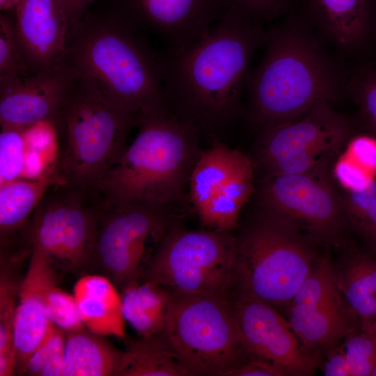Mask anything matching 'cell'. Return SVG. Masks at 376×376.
<instances>
[{
  "label": "cell",
  "mask_w": 376,
  "mask_h": 376,
  "mask_svg": "<svg viewBox=\"0 0 376 376\" xmlns=\"http://www.w3.org/2000/svg\"><path fill=\"white\" fill-rule=\"evenodd\" d=\"M86 328L65 332L63 376H117L124 351Z\"/></svg>",
  "instance_id": "603a6c76"
},
{
  "label": "cell",
  "mask_w": 376,
  "mask_h": 376,
  "mask_svg": "<svg viewBox=\"0 0 376 376\" xmlns=\"http://www.w3.org/2000/svg\"><path fill=\"white\" fill-rule=\"evenodd\" d=\"M117 376H189L160 334L126 339Z\"/></svg>",
  "instance_id": "484cf974"
},
{
  "label": "cell",
  "mask_w": 376,
  "mask_h": 376,
  "mask_svg": "<svg viewBox=\"0 0 376 376\" xmlns=\"http://www.w3.org/2000/svg\"><path fill=\"white\" fill-rule=\"evenodd\" d=\"M139 132L101 180L104 208L146 203L173 207L185 196L200 156V131L171 110L146 114Z\"/></svg>",
  "instance_id": "277c9868"
},
{
  "label": "cell",
  "mask_w": 376,
  "mask_h": 376,
  "mask_svg": "<svg viewBox=\"0 0 376 376\" xmlns=\"http://www.w3.org/2000/svg\"><path fill=\"white\" fill-rule=\"evenodd\" d=\"M63 65L115 105L141 118L171 110L159 53L123 16L86 15L69 29Z\"/></svg>",
  "instance_id": "3957f363"
},
{
  "label": "cell",
  "mask_w": 376,
  "mask_h": 376,
  "mask_svg": "<svg viewBox=\"0 0 376 376\" xmlns=\"http://www.w3.org/2000/svg\"><path fill=\"white\" fill-rule=\"evenodd\" d=\"M65 331L51 322L44 337L30 356L24 370L29 376H39L47 361L57 352L63 350Z\"/></svg>",
  "instance_id": "e575fe53"
},
{
  "label": "cell",
  "mask_w": 376,
  "mask_h": 376,
  "mask_svg": "<svg viewBox=\"0 0 376 376\" xmlns=\"http://www.w3.org/2000/svg\"><path fill=\"white\" fill-rule=\"evenodd\" d=\"M285 373L276 365L254 357L253 359L246 361L231 371L228 376H279Z\"/></svg>",
  "instance_id": "74e56055"
},
{
  "label": "cell",
  "mask_w": 376,
  "mask_h": 376,
  "mask_svg": "<svg viewBox=\"0 0 376 376\" xmlns=\"http://www.w3.org/2000/svg\"><path fill=\"white\" fill-rule=\"evenodd\" d=\"M15 29L24 54L33 72L63 67L70 29L60 0H19Z\"/></svg>",
  "instance_id": "ac0fdd59"
},
{
  "label": "cell",
  "mask_w": 376,
  "mask_h": 376,
  "mask_svg": "<svg viewBox=\"0 0 376 376\" xmlns=\"http://www.w3.org/2000/svg\"><path fill=\"white\" fill-rule=\"evenodd\" d=\"M63 368L64 352L62 350L55 353L47 361L42 368L39 376H63Z\"/></svg>",
  "instance_id": "60d3db41"
},
{
  "label": "cell",
  "mask_w": 376,
  "mask_h": 376,
  "mask_svg": "<svg viewBox=\"0 0 376 376\" xmlns=\"http://www.w3.org/2000/svg\"><path fill=\"white\" fill-rule=\"evenodd\" d=\"M344 351L352 376L371 375L376 364V334L361 331L346 340Z\"/></svg>",
  "instance_id": "d6a6232c"
},
{
  "label": "cell",
  "mask_w": 376,
  "mask_h": 376,
  "mask_svg": "<svg viewBox=\"0 0 376 376\" xmlns=\"http://www.w3.org/2000/svg\"><path fill=\"white\" fill-rule=\"evenodd\" d=\"M297 0H222L227 9L234 10L249 19L265 22L288 15L293 11Z\"/></svg>",
  "instance_id": "836d02e7"
},
{
  "label": "cell",
  "mask_w": 376,
  "mask_h": 376,
  "mask_svg": "<svg viewBox=\"0 0 376 376\" xmlns=\"http://www.w3.org/2000/svg\"><path fill=\"white\" fill-rule=\"evenodd\" d=\"M237 240L239 295L271 305L287 302L313 269L296 228L265 212Z\"/></svg>",
  "instance_id": "ba28073f"
},
{
  "label": "cell",
  "mask_w": 376,
  "mask_h": 376,
  "mask_svg": "<svg viewBox=\"0 0 376 376\" xmlns=\"http://www.w3.org/2000/svg\"><path fill=\"white\" fill-rule=\"evenodd\" d=\"M75 79L66 67L0 77V124L26 128L54 122Z\"/></svg>",
  "instance_id": "e0dca14e"
},
{
  "label": "cell",
  "mask_w": 376,
  "mask_h": 376,
  "mask_svg": "<svg viewBox=\"0 0 376 376\" xmlns=\"http://www.w3.org/2000/svg\"><path fill=\"white\" fill-rule=\"evenodd\" d=\"M19 0H0V8L1 10L15 8Z\"/></svg>",
  "instance_id": "b9f144b4"
},
{
  "label": "cell",
  "mask_w": 376,
  "mask_h": 376,
  "mask_svg": "<svg viewBox=\"0 0 376 376\" xmlns=\"http://www.w3.org/2000/svg\"><path fill=\"white\" fill-rule=\"evenodd\" d=\"M0 184L22 178L27 153L25 128L1 126Z\"/></svg>",
  "instance_id": "83f0119b"
},
{
  "label": "cell",
  "mask_w": 376,
  "mask_h": 376,
  "mask_svg": "<svg viewBox=\"0 0 376 376\" xmlns=\"http://www.w3.org/2000/svg\"><path fill=\"white\" fill-rule=\"evenodd\" d=\"M352 130L345 115L320 101L300 118L260 132L253 158L256 171L296 174L324 166Z\"/></svg>",
  "instance_id": "8fae6325"
},
{
  "label": "cell",
  "mask_w": 376,
  "mask_h": 376,
  "mask_svg": "<svg viewBox=\"0 0 376 376\" xmlns=\"http://www.w3.org/2000/svg\"><path fill=\"white\" fill-rule=\"evenodd\" d=\"M344 153L352 162L371 175L376 172V140L360 135L351 139Z\"/></svg>",
  "instance_id": "d590c367"
},
{
  "label": "cell",
  "mask_w": 376,
  "mask_h": 376,
  "mask_svg": "<svg viewBox=\"0 0 376 376\" xmlns=\"http://www.w3.org/2000/svg\"><path fill=\"white\" fill-rule=\"evenodd\" d=\"M33 70L19 41L15 23L8 17H0V77L27 75Z\"/></svg>",
  "instance_id": "f1b7e54d"
},
{
  "label": "cell",
  "mask_w": 376,
  "mask_h": 376,
  "mask_svg": "<svg viewBox=\"0 0 376 376\" xmlns=\"http://www.w3.org/2000/svg\"><path fill=\"white\" fill-rule=\"evenodd\" d=\"M340 284L361 331L376 334V260L365 256L352 258Z\"/></svg>",
  "instance_id": "4316f807"
},
{
  "label": "cell",
  "mask_w": 376,
  "mask_h": 376,
  "mask_svg": "<svg viewBox=\"0 0 376 376\" xmlns=\"http://www.w3.org/2000/svg\"><path fill=\"white\" fill-rule=\"evenodd\" d=\"M140 120L75 77L53 122L65 130V143L55 163L60 179L97 196L101 180L124 152L129 133Z\"/></svg>",
  "instance_id": "5b68a950"
},
{
  "label": "cell",
  "mask_w": 376,
  "mask_h": 376,
  "mask_svg": "<svg viewBox=\"0 0 376 376\" xmlns=\"http://www.w3.org/2000/svg\"><path fill=\"white\" fill-rule=\"evenodd\" d=\"M66 13L70 28L81 21L94 0H60Z\"/></svg>",
  "instance_id": "ab89813d"
},
{
  "label": "cell",
  "mask_w": 376,
  "mask_h": 376,
  "mask_svg": "<svg viewBox=\"0 0 376 376\" xmlns=\"http://www.w3.org/2000/svg\"><path fill=\"white\" fill-rule=\"evenodd\" d=\"M237 240L232 231L189 230L175 221L142 280L171 292L205 295L232 303V292L237 288Z\"/></svg>",
  "instance_id": "8992f818"
},
{
  "label": "cell",
  "mask_w": 376,
  "mask_h": 376,
  "mask_svg": "<svg viewBox=\"0 0 376 376\" xmlns=\"http://www.w3.org/2000/svg\"><path fill=\"white\" fill-rule=\"evenodd\" d=\"M63 182L55 164L35 178H19L0 184L1 246L11 243L30 219L49 189Z\"/></svg>",
  "instance_id": "7402d4cb"
},
{
  "label": "cell",
  "mask_w": 376,
  "mask_h": 376,
  "mask_svg": "<svg viewBox=\"0 0 376 376\" xmlns=\"http://www.w3.org/2000/svg\"><path fill=\"white\" fill-rule=\"evenodd\" d=\"M290 301L289 324L305 347L328 345L346 331L336 279L327 260L318 263Z\"/></svg>",
  "instance_id": "9a60e30c"
},
{
  "label": "cell",
  "mask_w": 376,
  "mask_h": 376,
  "mask_svg": "<svg viewBox=\"0 0 376 376\" xmlns=\"http://www.w3.org/2000/svg\"><path fill=\"white\" fill-rule=\"evenodd\" d=\"M75 297L81 320L93 334L125 338V320L120 292L104 274H86L75 284Z\"/></svg>",
  "instance_id": "44dd1931"
},
{
  "label": "cell",
  "mask_w": 376,
  "mask_h": 376,
  "mask_svg": "<svg viewBox=\"0 0 376 376\" xmlns=\"http://www.w3.org/2000/svg\"><path fill=\"white\" fill-rule=\"evenodd\" d=\"M58 283L52 285L45 292V306L48 319L65 332L86 328L74 295L63 291Z\"/></svg>",
  "instance_id": "f546056e"
},
{
  "label": "cell",
  "mask_w": 376,
  "mask_h": 376,
  "mask_svg": "<svg viewBox=\"0 0 376 376\" xmlns=\"http://www.w3.org/2000/svg\"><path fill=\"white\" fill-rule=\"evenodd\" d=\"M334 173L339 184L347 191L361 189L373 180V175L356 164L345 154L336 163Z\"/></svg>",
  "instance_id": "8d00e7d4"
},
{
  "label": "cell",
  "mask_w": 376,
  "mask_h": 376,
  "mask_svg": "<svg viewBox=\"0 0 376 376\" xmlns=\"http://www.w3.org/2000/svg\"><path fill=\"white\" fill-rule=\"evenodd\" d=\"M327 376H352L350 366L344 349L336 351L328 359L324 367Z\"/></svg>",
  "instance_id": "f35d334b"
},
{
  "label": "cell",
  "mask_w": 376,
  "mask_h": 376,
  "mask_svg": "<svg viewBox=\"0 0 376 376\" xmlns=\"http://www.w3.org/2000/svg\"><path fill=\"white\" fill-rule=\"evenodd\" d=\"M345 92L376 130V72L362 68L347 69Z\"/></svg>",
  "instance_id": "4dcf8cb0"
},
{
  "label": "cell",
  "mask_w": 376,
  "mask_h": 376,
  "mask_svg": "<svg viewBox=\"0 0 376 376\" xmlns=\"http://www.w3.org/2000/svg\"><path fill=\"white\" fill-rule=\"evenodd\" d=\"M102 210L97 196L56 183L41 200L22 234L60 272L79 273L93 265Z\"/></svg>",
  "instance_id": "9c48e42d"
},
{
  "label": "cell",
  "mask_w": 376,
  "mask_h": 376,
  "mask_svg": "<svg viewBox=\"0 0 376 376\" xmlns=\"http://www.w3.org/2000/svg\"><path fill=\"white\" fill-rule=\"evenodd\" d=\"M232 308L249 355L269 361L286 373H311L313 360L301 351L289 322L271 304L239 295Z\"/></svg>",
  "instance_id": "5bb4252c"
},
{
  "label": "cell",
  "mask_w": 376,
  "mask_h": 376,
  "mask_svg": "<svg viewBox=\"0 0 376 376\" xmlns=\"http://www.w3.org/2000/svg\"><path fill=\"white\" fill-rule=\"evenodd\" d=\"M161 335L189 376H228L249 355L232 303L215 297L171 292Z\"/></svg>",
  "instance_id": "52a82bcc"
},
{
  "label": "cell",
  "mask_w": 376,
  "mask_h": 376,
  "mask_svg": "<svg viewBox=\"0 0 376 376\" xmlns=\"http://www.w3.org/2000/svg\"><path fill=\"white\" fill-rule=\"evenodd\" d=\"M32 249L15 246L1 249L0 263V376L15 375L14 322L22 279L18 270Z\"/></svg>",
  "instance_id": "cb8c5ba5"
},
{
  "label": "cell",
  "mask_w": 376,
  "mask_h": 376,
  "mask_svg": "<svg viewBox=\"0 0 376 376\" xmlns=\"http://www.w3.org/2000/svg\"><path fill=\"white\" fill-rule=\"evenodd\" d=\"M175 221L172 206L139 203L103 207L93 265L97 266L121 292L143 279L160 242Z\"/></svg>",
  "instance_id": "30bf717a"
},
{
  "label": "cell",
  "mask_w": 376,
  "mask_h": 376,
  "mask_svg": "<svg viewBox=\"0 0 376 376\" xmlns=\"http://www.w3.org/2000/svg\"><path fill=\"white\" fill-rule=\"evenodd\" d=\"M351 220L370 236L376 233V180L364 187L348 191L343 203Z\"/></svg>",
  "instance_id": "1f68e13d"
},
{
  "label": "cell",
  "mask_w": 376,
  "mask_h": 376,
  "mask_svg": "<svg viewBox=\"0 0 376 376\" xmlns=\"http://www.w3.org/2000/svg\"><path fill=\"white\" fill-rule=\"evenodd\" d=\"M371 375L376 376V364L375 365V366H374V368L373 369Z\"/></svg>",
  "instance_id": "7bdbcfd3"
},
{
  "label": "cell",
  "mask_w": 376,
  "mask_h": 376,
  "mask_svg": "<svg viewBox=\"0 0 376 376\" xmlns=\"http://www.w3.org/2000/svg\"><path fill=\"white\" fill-rule=\"evenodd\" d=\"M300 10L341 59L357 53L373 32L370 0H300Z\"/></svg>",
  "instance_id": "ffe728a7"
},
{
  "label": "cell",
  "mask_w": 376,
  "mask_h": 376,
  "mask_svg": "<svg viewBox=\"0 0 376 376\" xmlns=\"http://www.w3.org/2000/svg\"><path fill=\"white\" fill-rule=\"evenodd\" d=\"M26 272L19 289L14 322L15 375H22L26 363L46 334L51 322L45 306L47 290L58 283L59 270L45 253L32 246Z\"/></svg>",
  "instance_id": "d6986e66"
},
{
  "label": "cell",
  "mask_w": 376,
  "mask_h": 376,
  "mask_svg": "<svg viewBox=\"0 0 376 376\" xmlns=\"http://www.w3.org/2000/svg\"><path fill=\"white\" fill-rule=\"evenodd\" d=\"M123 313L139 336L152 337L164 330L171 302V292L147 281L134 283L121 292Z\"/></svg>",
  "instance_id": "d4e9b609"
},
{
  "label": "cell",
  "mask_w": 376,
  "mask_h": 376,
  "mask_svg": "<svg viewBox=\"0 0 376 376\" xmlns=\"http://www.w3.org/2000/svg\"><path fill=\"white\" fill-rule=\"evenodd\" d=\"M324 168L263 175L258 197L264 212L296 229L301 226L317 236L333 235L345 210Z\"/></svg>",
  "instance_id": "4fadbf2b"
},
{
  "label": "cell",
  "mask_w": 376,
  "mask_h": 376,
  "mask_svg": "<svg viewBox=\"0 0 376 376\" xmlns=\"http://www.w3.org/2000/svg\"><path fill=\"white\" fill-rule=\"evenodd\" d=\"M324 45L301 11L265 30L262 60L246 86L243 115L251 127L260 132L289 123L346 93L347 68Z\"/></svg>",
  "instance_id": "7a4b0ae2"
},
{
  "label": "cell",
  "mask_w": 376,
  "mask_h": 376,
  "mask_svg": "<svg viewBox=\"0 0 376 376\" xmlns=\"http://www.w3.org/2000/svg\"><path fill=\"white\" fill-rule=\"evenodd\" d=\"M123 16L139 29L157 34L167 51L186 47L205 34L226 11L222 0H127Z\"/></svg>",
  "instance_id": "2e32d148"
},
{
  "label": "cell",
  "mask_w": 376,
  "mask_h": 376,
  "mask_svg": "<svg viewBox=\"0 0 376 376\" xmlns=\"http://www.w3.org/2000/svg\"><path fill=\"white\" fill-rule=\"evenodd\" d=\"M265 37L262 24L227 9L203 36L179 50L159 53L171 111L219 137L243 114L251 62Z\"/></svg>",
  "instance_id": "6da1fadb"
},
{
  "label": "cell",
  "mask_w": 376,
  "mask_h": 376,
  "mask_svg": "<svg viewBox=\"0 0 376 376\" xmlns=\"http://www.w3.org/2000/svg\"><path fill=\"white\" fill-rule=\"evenodd\" d=\"M253 158L212 137L191 173L189 198L201 226L232 231L255 191Z\"/></svg>",
  "instance_id": "7c38bea8"
},
{
  "label": "cell",
  "mask_w": 376,
  "mask_h": 376,
  "mask_svg": "<svg viewBox=\"0 0 376 376\" xmlns=\"http://www.w3.org/2000/svg\"><path fill=\"white\" fill-rule=\"evenodd\" d=\"M373 237V240H374L375 245L376 246V233H375L373 235L371 236Z\"/></svg>",
  "instance_id": "ee69618b"
}]
</instances>
